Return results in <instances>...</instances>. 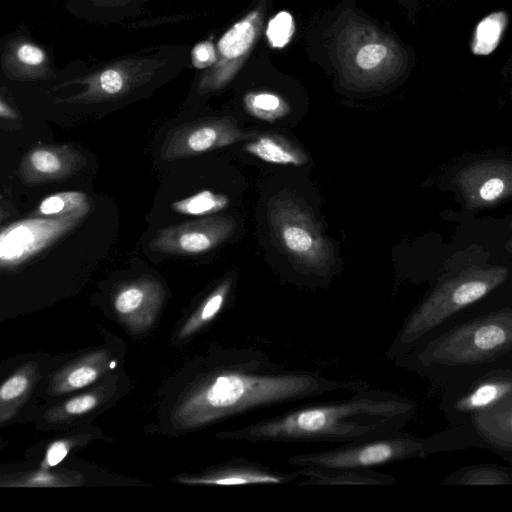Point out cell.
Instances as JSON below:
<instances>
[{
	"label": "cell",
	"mask_w": 512,
	"mask_h": 512,
	"mask_svg": "<svg viewBox=\"0 0 512 512\" xmlns=\"http://www.w3.org/2000/svg\"><path fill=\"white\" fill-rule=\"evenodd\" d=\"M413 409L404 398L366 385L344 400L300 407L223 437L251 443H355L397 433Z\"/></svg>",
	"instance_id": "cell-1"
},
{
	"label": "cell",
	"mask_w": 512,
	"mask_h": 512,
	"mask_svg": "<svg viewBox=\"0 0 512 512\" xmlns=\"http://www.w3.org/2000/svg\"><path fill=\"white\" fill-rule=\"evenodd\" d=\"M509 270L490 262V253L473 243L451 254L444 262L428 297L412 313L388 350L389 357L400 354L445 318L481 299L503 284Z\"/></svg>",
	"instance_id": "cell-2"
},
{
	"label": "cell",
	"mask_w": 512,
	"mask_h": 512,
	"mask_svg": "<svg viewBox=\"0 0 512 512\" xmlns=\"http://www.w3.org/2000/svg\"><path fill=\"white\" fill-rule=\"evenodd\" d=\"M269 223L280 248L302 267L326 275L333 260L331 245L308 208L287 194L273 198Z\"/></svg>",
	"instance_id": "cell-3"
},
{
	"label": "cell",
	"mask_w": 512,
	"mask_h": 512,
	"mask_svg": "<svg viewBox=\"0 0 512 512\" xmlns=\"http://www.w3.org/2000/svg\"><path fill=\"white\" fill-rule=\"evenodd\" d=\"M421 441L395 434L365 441L343 444L329 450L301 453L288 458L296 467L372 468L420 455Z\"/></svg>",
	"instance_id": "cell-4"
},
{
	"label": "cell",
	"mask_w": 512,
	"mask_h": 512,
	"mask_svg": "<svg viewBox=\"0 0 512 512\" xmlns=\"http://www.w3.org/2000/svg\"><path fill=\"white\" fill-rule=\"evenodd\" d=\"M89 203L79 209L52 217H33L2 227L0 265L2 269L18 266L59 240L89 212Z\"/></svg>",
	"instance_id": "cell-5"
},
{
	"label": "cell",
	"mask_w": 512,
	"mask_h": 512,
	"mask_svg": "<svg viewBox=\"0 0 512 512\" xmlns=\"http://www.w3.org/2000/svg\"><path fill=\"white\" fill-rule=\"evenodd\" d=\"M259 134L243 131L227 119H204L182 124L166 136L161 158L166 161L197 156L241 141H251Z\"/></svg>",
	"instance_id": "cell-6"
},
{
	"label": "cell",
	"mask_w": 512,
	"mask_h": 512,
	"mask_svg": "<svg viewBox=\"0 0 512 512\" xmlns=\"http://www.w3.org/2000/svg\"><path fill=\"white\" fill-rule=\"evenodd\" d=\"M464 207L480 210L512 197V161L484 159L462 167L452 179Z\"/></svg>",
	"instance_id": "cell-7"
},
{
	"label": "cell",
	"mask_w": 512,
	"mask_h": 512,
	"mask_svg": "<svg viewBox=\"0 0 512 512\" xmlns=\"http://www.w3.org/2000/svg\"><path fill=\"white\" fill-rule=\"evenodd\" d=\"M234 230L233 218L209 216L158 230L149 247L153 251L169 254H201L228 239Z\"/></svg>",
	"instance_id": "cell-8"
},
{
	"label": "cell",
	"mask_w": 512,
	"mask_h": 512,
	"mask_svg": "<svg viewBox=\"0 0 512 512\" xmlns=\"http://www.w3.org/2000/svg\"><path fill=\"white\" fill-rule=\"evenodd\" d=\"M153 66L156 64L139 59H127L107 66L85 78L73 81L80 84L83 90L62 101L87 104L117 99L149 81L153 75Z\"/></svg>",
	"instance_id": "cell-9"
},
{
	"label": "cell",
	"mask_w": 512,
	"mask_h": 512,
	"mask_svg": "<svg viewBox=\"0 0 512 512\" xmlns=\"http://www.w3.org/2000/svg\"><path fill=\"white\" fill-rule=\"evenodd\" d=\"M85 164L86 157L70 145H35L23 156L18 175L34 186L66 179Z\"/></svg>",
	"instance_id": "cell-10"
},
{
	"label": "cell",
	"mask_w": 512,
	"mask_h": 512,
	"mask_svg": "<svg viewBox=\"0 0 512 512\" xmlns=\"http://www.w3.org/2000/svg\"><path fill=\"white\" fill-rule=\"evenodd\" d=\"M163 297L161 283L151 278H141L120 286L114 294L113 306L124 322L139 330L153 322Z\"/></svg>",
	"instance_id": "cell-11"
},
{
	"label": "cell",
	"mask_w": 512,
	"mask_h": 512,
	"mask_svg": "<svg viewBox=\"0 0 512 512\" xmlns=\"http://www.w3.org/2000/svg\"><path fill=\"white\" fill-rule=\"evenodd\" d=\"M300 477L299 471L292 473L272 469L246 459L236 460L227 465L183 482L205 485H275L287 484Z\"/></svg>",
	"instance_id": "cell-12"
},
{
	"label": "cell",
	"mask_w": 512,
	"mask_h": 512,
	"mask_svg": "<svg viewBox=\"0 0 512 512\" xmlns=\"http://www.w3.org/2000/svg\"><path fill=\"white\" fill-rule=\"evenodd\" d=\"M301 485H390L396 482L390 475L371 468H328L306 466L298 470Z\"/></svg>",
	"instance_id": "cell-13"
},
{
	"label": "cell",
	"mask_w": 512,
	"mask_h": 512,
	"mask_svg": "<svg viewBox=\"0 0 512 512\" xmlns=\"http://www.w3.org/2000/svg\"><path fill=\"white\" fill-rule=\"evenodd\" d=\"M244 150L271 164L301 166L308 161L307 154L299 146L278 134H259L244 146Z\"/></svg>",
	"instance_id": "cell-14"
},
{
	"label": "cell",
	"mask_w": 512,
	"mask_h": 512,
	"mask_svg": "<svg viewBox=\"0 0 512 512\" xmlns=\"http://www.w3.org/2000/svg\"><path fill=\"white\" fill-rule=\"evenodd\" d=\"M105 364L106 357L103 353L86 357L61 371L52 382V391L61 394L93 383L104 371Z\"/></svg>",
	"instance_id": "cell-15"
},
{
	"label": "cell",
	"mask_w": 512,
	"mask_h": 512,
	"mask_svg": "<svg viewBox=\"0 0 512 512\" xmlns=\"http://www.w3.org/2000/svg\"><path fill=\"white\" fill-rule=\"evenodd\" d=\"M257 11L251 12L230 27L218 41V51L222 59L234 60L243 56L251 47L256 36Z\"/></svg>",
	"instance_id": "cell-16"
},
{
	"label": "cell",
	"mask_w": 512,
	"mask_h": 512,
	"mask_svg": "<svg viewBox=\"0 0 512 512\" xmlns=\"http://www.w3.org/2000/svg\"><path fill=\"white\" fill-rule=\"evenodd\" d=\"M232 286V278L224 279L201 303L180 331L185 338L211 322L223 308Z\"/></svg>",
	"instance_id": "cell-17"
},
{
	"label": "cell",
	"mask_w": 512,
	"mask_h": 512,
	"mask_svg": "<svg viewBox=\"0 0 512 512\" xmlns=\"http://www.w3.org/2000/svg\"><path fill=\"white\" fill-rule=\"evenodd\" d=\"M243 102L250 115L263 121H276L290 111L288 103L271 92H249L244 96Z\"/></svg>",
	"instance_id": "cell-18"
},
{
	"label": "cell",
	"mask_w": 512,
	"mask_h": 512,
	"mask_svg": "<svg viewBox=\"0 0 512 512\" xmlns=\"http://www.w3.org/2000/svg\"><path fill=\"white\" fill-rule=\"evenodd\" d=\"M229 202L226 195L205 189L173 202L171 207L177 213L198 216L221 211L229 205Z\"/></svg>",
	"instance_id": "cell-19"
},
{
	"label": "cell",
	"mask_w": 512,
	"mask_h": 512,
	"mask_svg": "<svg viewBox=\"0 0 512 512\" xmlns=\"http://www.w3.org/2000/svg\"><path fill=\"white\" fill-rule=\"evenodd\" d=\"M89 203L87 195L80 191H64L45 197L33 211V217H52L79 209Z\"/></svg>",
	"instance_id": "cell-20"
},
{
	"label": "cell",
	"mask_w": 512,
	"mask_h": 512,
	"mask_svg": "<svg viewBox=\"0 0 512 512\" xmlns=\"http://www.w3.org/2000/svg\"><path fill=\"white\" fill-rule=\"evenodd\" d=\"M505 316H496L481 322L479 326L473 328V336L468 338V343L474 351L488 352L502 346L508 340V333L502 325Z\"/></svg>",
	"instance_id": "cell-21"
},
{
	"label": "cell",
	"mask_w": 512,
	"mask_h": 512,
	"mask_svg": "<svg viewBox=\"0 0 512 512\" xmlns=\"http://www.w3.org/2000/svg\"><path fill=\"white\" fill-rule=\"evenodd\" d=\"M504 20L502 13H495L479 23L473 44L476 54H488L496 47L505 25Z\"/></svg>",
	"instance_id": "cell-22"
},
{
	"label": "cell",
	"mask_w": 512,
	"mask_h": 512,
	"mask_svg": "<svg viewBox=\"0 0 512 512\" xmlns=\"http://www.w3.org/2000/svg\"><path fill=\"white\" fill-rule=\"evenodd\" d=\"M294 30L292 15L287 11H280L269 21L266 36L272 47L282 48L289 43Z\"/></svg>",
	"instance_id": "cell-23"
},
{
	"label": "cell",
	"mask_w": 512,
	"mask_h": 512,
	"mask_svg": "<svg viewBox=\"0 0 512 512\" xmlns=\"http://www.w3.org/2000/svg\"><path fill=\"white\" fill-rule=\"evenodd\" d=\"M30 372L21 370L9 377L0 388L1 408L21 398L31 386Z\"/></svg>",
	"instance_id": "cell-24"
},
{
	"label": "cell",
	"mask_w": 512,
	"mask_h": 512,
	"mask_svg": "<svg viewBox=\"0 0 512 512\" xmlns=\"http://www.w3.org/2000/svg\"><path fill=\"white\" fill-rule=\"evenodd\" d=\"M13 56L20 66L19 69L28 72V75H31L30 72L38 69L46 61L44 50L30 42L19 43L13 51Z\"/></svg>",
	"instance_id": "cell-25"
},
{
	"label": "cell",
	"mask_w": 512,
	"mask_h": 512,
	"mask_svg": "<svg viewBox=\"0 0 512 512\" xmlns=\"http://www.w3.org/2000/svg\"><path fill=\"white\" fill-rule=\"evenodd\" d=\"M100 401V396L96 393H86L65 402L52 413V418L63 419L83 415L94 409Z\"/></svg>",
	"instance_id": "cell-26"
},
{
	"label": "cell",
	"mask_w": 512,
	"mask_h": 512,
	"mask_svg": "<svg viewBox=\"0 0 512 512\" xmlns=\"http://www.w3.org/2000/svg\"><path fill=\"white\" fill-rule=\"evenodd\" d=\"M386 46L378 43H370L363 46L356 54V64L363 70H371L377 67L386 57Z\"/></svg>",
	"instance_id": "cell-27"
},
{
	"label": "cell",
	"mask_w": 512,
	"mask_h": 512,
	"mask_svg": "<svg viewBox=\"0 0 512 512\" xmlns=\"http://www.w3.org/2000/svg\"><path fill=\"white\" fill-rule=\"evenodd\" d=\"M192 64L198 69L212 66L216 60V50L212 42L205 40L197 43L191 52Z\"/></svg>",
	"instance_id": "cell-28"
},
{
	"label": "cell",
	"mask_w": 512,
	"mask_h": 512,
	"mask_svg": "<svg viewBox=\"0 0 512 512\" xmlns=\"http://www.w3.org/2000/svg\"><path fill=\"white\" fill-rule=\"evenodd\" d=\"M500 388L494 384H486L478 388L467 400L471 407H482L495 400L500 392Z\"/></svg>",
	"instance_id": "cell-29"
},
{
	"label": "cell",
	"mask_w": 512,
	"mask_h": 512,
	"mask_svg": "<svg viewBox=\"0 0 512 512\" xmlns=\"http://www.w3.org/2000/svg\"><path fill=\"white\" fill-rule=\"evenodd\" d=\"M70 445L63 440L55 441L47 449L44 466L54 467L58 465L68 454Z\"/></svg>",
	"instance_id": "cell-30"
},
{
	"label": "cell",
	"mask_w": 512,
	"mask_h": 512,
	"mask_svg": "<svg viewBox=\"0 0 512 512\" xmlns=\"http://www.w3.org/2000/svg\"><path fill=\"white\" fill-rule=\"evenodd\" d=\"M135 1L136 0H96V4L106 8H123L124 6Z\"/></svg>",
	"instance_id": "cell-31"
},
{
	"label": "cell",
	"mask_w": 512,
	"mask_h": 512,
	"mask_svg": "<svg viewBox=\"0 0 512 512\" xmlns=\"http://www.w3.org/2000/svg\"><path fill=\"white\" fill-rule=\"evenodd\" d=\"M0 116L5 119L18 118L17 113L3 99L0 101Z\"/></svg>",
	"instance_id": "cell-32"
},
{
	"label": "cell",
	"mask_w": 512,
	"mask_h": 512,
	"mask_svg": "<svg viewBox=\"0 0 512 512\" xmlns=\"http://www.w3.org/2000/svg\"><path fill=\"white\" fill-rule=\"evenodd\" d=\"M508 227H509V229L512 231V221L509 223ZM504 248H505V250H506L510 255H512V235H511V237L506 241Z\"/></svg>",
	"instance_id": "cell-33"
}]
</instances>
